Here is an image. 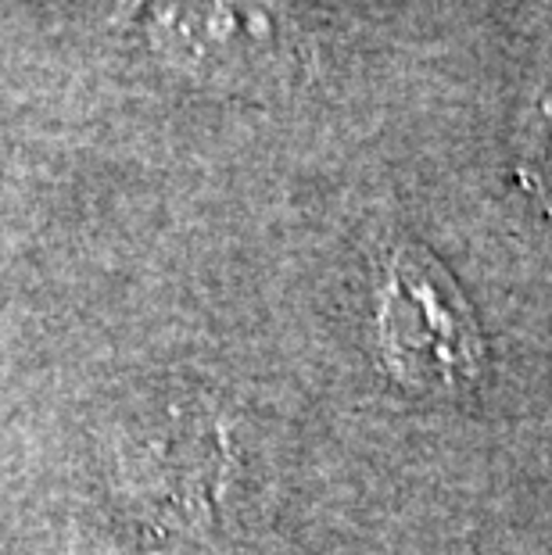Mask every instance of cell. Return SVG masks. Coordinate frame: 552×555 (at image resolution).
I'll return each mask as SVG.
<instances>
[{
    "mask_svg": "<svg viewBox=\"0 0 552 555\" xmlns=\"http://www.w3.org/2000/svg\"><path fill=\"white\" fill-rule=\"evenodd\" d=\"M381 359L395 380L416 391H463L485 373V340L438 258L398 247L387 258L377 305Z\"/></svg>",
    "mask_w": 552,
    "mask_h": 555,
    "instance_id": "1",
    "label": "cell"
},
{
    "mask_svg": "<svg viewBox=\"0 0 552 555\" xmlns=\"http://www.w3.org/2000/svg\"><path fill=\"white\" fill-rule=\"evenodd\" d=\"M516 176H521L524 191L535 194L538 205H542L545 216L552 219V65L545 68V76L535 90L531 108H527Z\"/></svg>",
    "mask_w": 552,
    "mask_h": 555,
    "instance_id": "2",
    "label": "cell"
}]
</instances>
